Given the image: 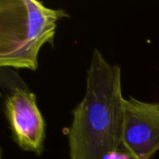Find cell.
Returning a JSON list of instances; mask_svg holds the SVG:
<instances>
[{
  "mask_svg": "<svg viewBox=\"0 0 159 159\" xmlns=\"http://www.w3.org/2000/svg\"><path fill=\"white\" fill-rule=\"evenodd\" d=\"M121 68L95 48L83 100L73 111L68 132L70 159H113L119 152L124 123Z\"/></svg>",
  "mask_w": 159,
  "mask_h": 159,
  "instance_id": "cell-1",
  "label": "cell"
},
{
  "mask_svg": "<svg viewBox=\"0 0 159 159\" xmlns=\"http://www.w3.org/2000/svg\"><path fill=\"white\" fill-rule=\"evenodd\" d=\"M66 17L41 1L1 0L0 66L35 71L41 48L53 45L57 22Z\"/></svg>",
  "mask_w": 159,
  "mask_h": 159,
  "instance_id": "cell-2",
  "label": "cell"
},
{
  "mask_svg": "<svg viewBox=\"0 0 159 159\" xmlns=\"http://www.w3.org/2000/svg\"><path fill=\"white\" fill-rule=\"evenodd\" d=\"M121 151L130 159H153L159 151V102L124 101Z\"/></svg>",
  "mask_w": 159,
  "mask_h": 159,
  "instance_id": "cell-3",
  "label": "cell"
},
{
  "mask_svg": "<svg viewBox=\"0 0 159 159\" xmlns=\"http://www.w3.org/2000/svg\"><path fill=\"white\" fill-rule=\"evenodd\" d=\"M5 114L17 145L40 156L44 151L46 123L36 96L27 89H15L5 101Z\"/></svg>",
  "mask_w": 159,
  "mask_h": 159,
  "instance_id": "cell-4",
  "label": "cell"
}]
</instances>
